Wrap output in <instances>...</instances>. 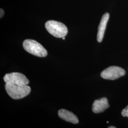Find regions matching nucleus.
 <instances>
[{"instance_id": "obj_5", "label": "nucleus", "mask_w": 128, "mask_h": 128, "mask_svg": "<svg viewBox=\"0 0 128 128\" xmlns=\"http://www.w3.org/2000/svg\"><path fill=\"white\" fill-rule=\"evenodd\" d=\"M6 83H11L18 86L28 85L30 81L23 74L18 72H13L6 74L4 78Z\"/></svg>"}, {"instance_id": "obj_3", "label": "nucleus", "mask_w": 128, "mask_h": 128, "mask_svg": "<svg viewBox=\"0 0 128 128\" xmlns=\"http://www.w3.org/2000/svg\"><path fill=\"white\" fill-rule=\"evenodd\" d=\"M45 28L50 34L58 38L65 37L68 32V28L64 24L56 20H51L46 22Z\"/></svg>"}, {"instance_id": "obj_6", "label": "nucleus", "mask_w": 128, "mask_h": 128, "mask_svg": "<svg viewBox=\"0 0 128 128\" xmlns=\"http://www.w3.org/2000/svg\"><path fill=\"white\" fill-rule=\"evenodd\" d=\"M109 107L108 99L104 97L94 101L92 106V110L95 114L103 112Z\"/></svg>"}, {"instance_id": "obj_9", "label": "nucleus", "mask_w": 128, "mask_h": 128, "mask_svg": "<svg viewBox=\"0 0 128 128\" xmlns=\"http://www.w3.org/2000/svg\"><path fill=\"white\" fill-rule=\"evenodd\" d=\"M122 115L123 117H127L128 118V105L122 111Z\"/></svg>"}, {"instance_id": "obj_12", "label": "nucleus", "mask_w": 128, "mask_h": 128, "mask_svg": "<svg viewBox=\"0 0 128 128\" xmlns=\"http://www.w3.org/2000/svg\"><path fill=\"white\" fill-rule=\"evenodd\" d=\"M63 38V40H65V38H64V37H63V38Z\"/></svg>"}, {"instance_id": "obj_11", "label": "nucleus", "mask_w": 128, "mask_h": 128, "mask_svg": "<svg viewBox=\"0 0 128 128\" xmlns=\"http://www.w3.org/2000/svg\"><path fill=\"white\" fill-rule=\"evenodd\" d=\"M109 128H116V127H114V126H110V127H109Z\"/></svg>"}, {"instance_id": "obj_8", "label": "nucleus", "mask_w": 128, "mask_h": 128, "mask_svg": "<svg viewBox=\"0 0 128 128\" xmlns=\"http://www.w3.org/2000/svg\"><path fill=\"white\" fill-rule=\"evenodd\" d=\"M58 115L61 119L69 122L77 124L79 122L78 117L73 113L68 110L60 109L58 112Z\"/></svg>"}, {"instance_id": "obj_4", "label": "nucleus", "mask_w": 128, "mask_h": 128, "mask_svg": "<svg viewBox=\"0 0 128 128\" xmlns=\"http://www.w3.org/2000/svg\"><path fill=\"white\" fill-rule=\"evenodd\" d=\"M125 71L117 66H111L102 71L101 73L102 78L105 79L114 80L124 76Z\"/></svg>"}, {"instance_id": "obj_1", "label": "nucleus", "mask_w": 128, "mask_h": 128, "mask_svg": "<svg viewBox=\"0 0 128 128\" xmlns=\"http://www.w3.org/2000/svg\"><path fill=\"white\" fill-rule=\"evenodd\" d=\"M5 90L12 98L17 100L27 96L31 91V88L28 85L18 86L11 83H6Z\"/></svg>"}, {"instance_id": "obj_7", "label": "nucleus", "mask_w": 128, "mask_h": 128, "mask_svg": "<svg viewBox=\"0 0 128 128\" xmlns=\"http://www.w3.org/2000/svg\"><path fill=\"white\" fill-rule=\"evenodd\" d=\"M110 15L109 13H105L102 16L100 24L99 25L98 33L97 36V40L98 42H101L104 38L107 23L109 20Z\"/></svg>"}, {"instance_id": "obj_10", "label": "nucleus", "mask_w": 128, "mask_h": 128, "mask_svg": "<svg viewBox=\"0 0 128 128\" xmlns=\"http://www.w3.org/2000/svg\"><path fill=\"white\" fill-rule=\"evenodd\" d=\"M0 18H2V17H3V16H4V10L2 9H0Z\"/></svg>"}, {"instance_id": "obj_2", "label": "nucleus", "mask_w": 128, "mask_h": 128, "mask_svg": "<svg viewBox=\"0 0 128 128\" xmlns=\"http://www.w3.org/2000/svg\"><path fill=\"white\" fill-rule=\"evenodd\" d=\"M24 49L32 55L38 57H46L48 52L40 43L33 40H26L23 42Z\"/></svg>"}]
</instances>
